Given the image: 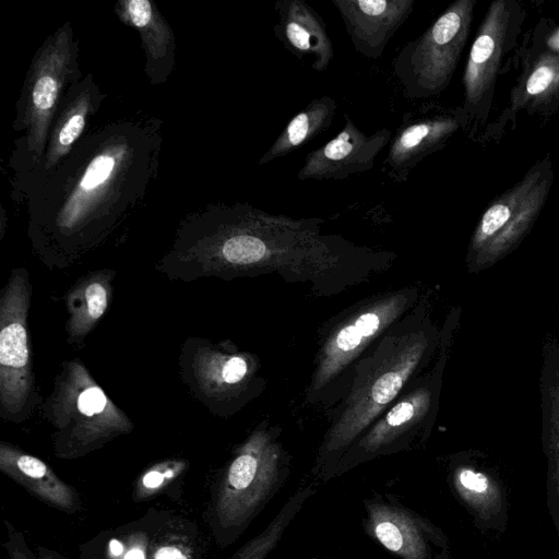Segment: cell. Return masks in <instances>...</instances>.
I'll list each match as a JSON object with an SVG mask.
<instances>
[{
  "mask_svg": "<svg viewBox=\"0 0 559 559\" xmlns=\"http://www.w3.org/2000/svg\"><path fill=\"white\" fill-rule=\"evenodd\" d=\"M437 332L423 306L393 325L359 361L316 455L312 474L328 481L356 439L424 370Z\"/></svg>",
  "mask_w": 559,
  "mask_h": 559,
  "instance_id": "cell-1",
  "label": "cell"
},
{
  "mask_svg": "<svg viewBox=\"0 0 559 559\" xmlns=\"http://www.w3.org/2000/svg\"><path fill=\"white\" fill-rule=\"evenodd\" d=\"M288 475L289 460L275 435L252 432L211 485L204 516L215 544L226 548L237 542Z\"/></svg>",
  "mask_w": 559,
  "mask_h": 559,
  "instance_id": "cell-2",
  "label": "cell"
},
{
  "mask_svg": "<svg viewBox=\"0 0 559 559\" xmlns=\"http://www.w3.org/2000/svg\"><path fill=\"white\" fill-rule=\"evenodd\" d=\"M43 413L53 428V453L63 460L85 456L133 430L79 359L63 365Z\"/></svg>",
  "mask_w": 559,
  "mask_h": 559,
  "instance_id": "cell-3",
  "label": "cell"
},
{
  "mask_svg": "<svg viewBox=\"0 0 559 559\" xmlns=\"http://www.w3.org/2000/svg\"><path fill=\"white\" fill-rule=\"evenodd\" d=\"M415 288L386 293L361 304L335 325L321 346L307 400L341 401L359 361L405 316L417 299Z\"/></svg>",
  "mask_w": 559,
  "mask_h": 559,
  "instance_id": "cell-4",
  "label": "cell"
},
{
  "mask_svg": "<svg viewBox=\"0 0 559 559\" xmlns=\"http://www.w3.org/2000/svg\"><path fill=\"white\" fill-rule=\"evenodd\" d=\"M552 180V164L546 156L489 204L471 237L466 255L471 272L492 266L522 242L546 203Z\"/></svg>",
  "mask_w": 559,
  "mask_h": 559,
  "instance_id": "cell-5",
  "label": "cell"
},
{
  "mask_svg": "<svg viewBox=\"0 0 559 559\" xmlns=\"http://www.w3.org/2000/svg\"><path fill=\"white\" fill-rule=\"evenodd\" d=\"M476 3L452 2L420 36L400 49L393 72L406 97H435L449 86L469 36Z\"/></svg>",
  "mask_w": 559,
  "mask_h": 559,
  "instance_id": "cell-6",
  "label": "cell"
},
{
  "mask_svg": "<svg viewBox=\"0 0 559 559\" xmlns=\"http://www.w3.org/2000/svg\"><path fill=\"white\" fill-rule=\"evenodd\" d=\"M440 359L433 371L413 380L348 448L334 472L341 476L379 456L408 450L428 437L438 403Z\"/></svg>",
  "mask_w": 559,
  "mask_h": 559,
  "instance_id": "cell-7",
  "label": "cell"
},
{
  "mask_svg": "<svg viewBox=\"0 0 559 559\" xmlns=\"http://www.w3.org/2000/svg\"><path fill=\"white\" fill-rule=\"evenodd\" d=\"M31 293L27 272L15 269L0 298V415L16 424L27 419L39 402L27 330Z\"/></svg>",
  "mask_w": 559,
  "mask_h": 559,
  "instance_id": "cell-8",
  "label": "cell"
},
{
  "mask_svg": "<svg viewBox=\"0 0 559 559\" xmlns=\"http://www.w3.org/2000/svg\"><path fill=\"white\" fill-rule=\"evenodd\" d=\"M524 19L525 10L515 0H496L488 7L462 79V108L468 121L487 118L503 58L515 46Z\"/></svg>",
  "mask_w": 559,
  "mask_h": 559,
  "instance_id": "cell-9",
  "label": "cell"
},
{
  "mask_svg": "<svg viewBox=\"0 0 559 559\" xmlns=\"http://www.w3.org/2000/svg\"><path fill=\"white\" fill-rule=\"evenodd\" d=\"M364 509L366 535L396 558L450 559L444 532L394 496L374 493L364 501Z\"/></svg>",
  "mask_w": 559,
  "mask_h": 559,
  "instance_id": "cell-10",
  "label": "cell"
},
{
  "mask_svg": "<svg viewBox=\"0 0 559 559\" xmlns=\"http://www.w3.org/2000/svg\"><path fill=\"white\" fill-rule=\"evenodd\" d=\"M227 348V345L191 338L180 357L185 381L194 395L217 414L235 405L252 380L249 355Z\"/></svg>",
  "mask_w": 559,
  "mask_h": 559,
  "instance_id": "cell-11",
  "label": "cell"
},
{
  "mask_svg": "<svg viewBox=\"0 0 559 559\" xmlns=\"http://www.w3.org/2000/svg\"><path fill=\"white\" fill-rule=\"evenodd\" d=\"M462 107L428 104L403 116L383 160L384 174L395 183L408 180L411 171L427 156L442 150L467 122Z\"/></svg>",
  "mask_w": 559,
  "mask_h": 559,
  "instance_id": "cell-12",
  "label": "cell"
},
{
  "mask_svg": "<svg viewBox=\"0 0 559 559\" xmlns=\"http://www.w3.org/2000/svg\"><path fill=\"white\" fill-rule=\"evenodd\" d=\"M340 133L310 151L297 173L298 180H341L370 170L378 155L390 143L392 131L365 133L347 116Z\"/></svg>",
  "mask_w": 559,
  "mask_h": 559,
  "instance_id": "cell-13",
  "label": "cell"
},
{
  "mask_svg": "<svg viewBox=\"0 0 559 559\" xmlns=\"http://www.w3.org/2000/svg\"><path fill=\"white\" fill-rule=\"evenodd\" d=\"M356 52L378 59L407 21L416 0H332Z\"/></svg>",
  "mask_w": 559,
  "mask_h": 559,
  "instance_id": "cell-14",
  "label": "cell"
},
{
  "mask_svg": "<svg viewBox=\"0 0 559 559\" xmlns=\"http://www.w3.org/2000/svg\"><path fill=\"white\" fill-rule=\"evenodd\" d=\"M275 37L300 61L318 72L325 71L334 48L322 17L305 0H278Z\"/></svg>",
  "mask_w": 559,
  "mask_h": 559,
  "instance_id": "cell-15",
  "label": "cell"
},
{
  "mask_svg": "<svg viewBox=\"0 0 559 559\" xmlns=\"http://www.w3.org/2000/svg\"><path fill=\"white\" fill-rule=\"evenodd\" d=\"M0 471L50 508L66 514L82 509L79 491L46 462L4 441L0 442Z\"/></svg>",
  "mask_w": 559,
  "mask_h": 559,
  "instance_id": "cell-16",
  "label": "cell"
},
{
  "mask_svg": "<svg viewBox=\"0 0 559 559\" xmlns=\"http://www.w3.org/2000/svg\"><path fill=\"white\" fill-rule=\"evenodd\" d=\"M542 440L547 460V504L559 536V344L546 343L540 376Z\"/></svg>",
  "mask_w": 559,
  "mask_h": 559,
  "instance_id": "cell-17",
  "label": "cell"
},
{
  "mask_svg": "<svg viewBox=\"0 0 559 559\" xmlns=\"http://www.w3.org/2000/svg\"><path fill=\"white\" fill-rule=\"evenodd\" d=\"M527 52L528 59L511 92L510 107L503 112L506 120L521 110L550 115L559 108V53L537 43Z\"/></svg>",
  "mask_w": 559,
  "mask_h": 559,
  "instance_id": "cell-18",
  "label": "cell"
},
{
  "mask_svg": "<svg viewBox=\"0 0 559 559\" xmlns=\"http://www.w3.org/2000/svg\"><path fill=\"white\" fill-rule=\"evenodd\" d=\"M452 492L481 528H498L507 510L504 492L488 472L466 463L452 465L449 474Z\"/></svg>",
  "mask_w": 559,
  "mask_h": 559,
  "instance_id": "cell-19",
  "label": "cell"
},
{
  "mask_svg": "<svg viewBox=\"0 0 559 559\" xmlns=\"http://www.w3.org/2000/svg\"><path fill=\"white\" fill-rule=\"evenodd\" d=\"M111 271L82 277L68 293V343L80 344L105 314L111 299Z\"/></svg>",
  "mask_w": 559,
  "mask_h": 559,
  "instance_id": "cell-20",
  "label": "cell"
},
{
  "mask_svg": "<svg viewBox=\"0 0 559 559\" xmlns=\"http://www.w3.org/2000/svg\"><path fill=\"white\" fill-rule=\"evenodd\" d=\"M147 559H207V543L188 518L157 510Z\"/></svg>",
  "mask_w": 559,
  "mask_h": 559,
  "instance_id": "cell-21",
  "label": "cell"
},
{
  "mask_svg": "<svg viewBox=\"0 0 559 559\" xmlns=\"http://www.w3.org/2000/svg\"><path fill=\"white\" fill-rule=\"evenodd\" d=\"M155 509L141 519L102 532L81 546L82 559H147L156 518Z\"/></svg>",
  "mask_w": 559,
  "mask_h": 559,
  "instance_id": "cell-22",
  "label": "cell"
},
{
  "mask_svg": "<svg viewBox=\"0 0 559 559\" xmlns=\"http://www.w3.org/2000/svg\"><path fill=\"white\" fill-rule=\"evenodd\" d=\"M337 108L336 100L330 95L312 99L294 116L258 164L264 165L298 150L332 123Z\"/></svg>",
  "mask_w": 559,
  "mask_h": 559,
  "instance_id": "cell-23",
  "label": "cell"
},
{
  "mask_svg": "<svg viewBox=\"0 0 559 559\" xmlns=\"http://www.w3.org/2000/svg\"><path fill=\"white\" fill-rule=\"evenodd\" d=\"M66 57L46 51L36 68L32 83L27 114L31 115L35 141L40 145L46 136L47 119L56 105L62 79Z\"/></svg>",
  "mask_w": 559,
  "mask_h": 559,
  "instance_id": "cell-24",
  "label": "cell"
},
{
  "mask_svg": "<svg viewBox=\"0 0 559 559\" xmlns=\"http://www.w3.org/2000/svg\"><path fill=\"white\" fill-rule=\"evenodd\" d=\"M316 492L313 484L298 488L276 516L257 536L241 546L230 559H265L276 547L289 523Z\"/></svg>",
  "mask_w": 559,
  "mask_h": 559,
  "instance_id": "cell-25",
  "label": "cell"
},
{
  "mask_svg": "<svg viewBox=\"0 0 559 559\" xmlns=\"http://www.w3.org/2000/svg\"><path fill=\"white\" fill-rule=\"evenodd\" d=\"M188 468L189 462L183 459H167L151 465L135 479L132 500L143 502L175 491Z\"/></svg>",
  "mask_w": 559,
  "mask_h": 559,
  "instance_id": "cell-26",
  "label": "cell"
},
{
  "mask_svg": "<svg viewBox=\"0 0 559 559\" xmlns=\"http://www.w3.org/2000/svg\"><path fill=\"white\" fill-rule=\"evenodd\" d=\"M116 164L117 159L110 153L99 154L92 159L79 182L76 193L72 201L75 203L78 200L84 201L96 197V191L102 189L110 179Z\"/></svg>",
  "mask_w": 559,
  "mask_h": 559,
  "instance_id": "cell-27",
  "label": "cell"
},
{
  "mask_svg": "<svg viewBox=\"0 0 559 559\" xmlns=\"http://www.w3.org/2000/svg\"><path fill=\"white\" fill-rule=\"evenodd\" d=\"M88 104L82 100L71 108L60 126L55 141L52 142L49 162L53 164L72 146L75 140L81 135L85 127Z\"/></svg>",
  "mask_w": 559,
  "mask_h": 559,
  "instance_id": "cell-28",
  "label": "cell"
},
{
  "mask_svg": "<svg viewBox=\"0 0 559 559\" xmlns=\"http://www.w3.org/2000/svg\"><path fill=\"white\" fill-rule=\"evenodd\" d=\"M9 559H37L21 532L10 530L8 539L2 545Z\"/></svg>",
  "mask_w": 559,
  "mask_h": 559,
  "instance_id": "cell-29",
  "label": "cell"
},
{
  "mask_svg": "<svg viewBox=\"0 0 559 559\" xmlns=\"http://www.w3.org/2000/svg\"><path fill=\"white\" fill-rule=\"evenodd\" d=\"M535 43L550 51L559 53V26H555L542 39H535Z\"/></svg>",
  "mask_w": 559,
  "mask_h": 559,
  "instance_id": "cell-30",
  "label": "cell"
},
{
  "mask_svg": "<svg viewBox=\"0 0 559 559\" xmlns=\"http://www.w3.org/2000/svg\"><path fill=\"white\" fill-rule=\"evenodd\" d=\"M34 552L37 559H68L62 555L56 552L55 550H51L43 546H37Z\"/></svg>",
  "mask_w": 559,
  "mask_h": 559,
  "instance_id": "cell-31",
  "label": "cell"
}]
</instances>
